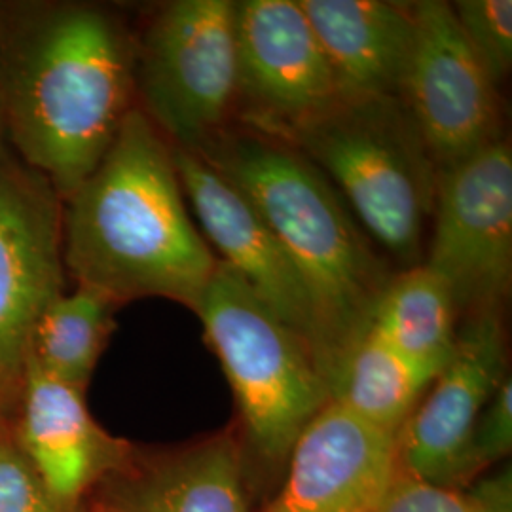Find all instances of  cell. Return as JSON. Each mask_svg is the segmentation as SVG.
I'll use <instances>...</instances> for the list:
<instances>
[{"instance_id":"obj_1","label":"cell","mask_w":512,"mask_h":512,"mask_svg":"<svg viewBox=\"0 0 512 512\" xmlns=\"http://www.w3.org/2000/svg\"><path fill=\"white\" fill-rule=\"evenodd\" d=\"M135 95V33L110 8L0 0V118L63 203L114 143Z\"/></svg>"},{"instance_id":"obj_2","label":"cell","mask_w":512,"mask_h":512,"mask_svg":"<svg viewBox=\"0 0 512 512\" xmlns=\"http://www.w3.org/2000/svg\"><path fill=\"white\" fill-rule=\"evenodd\" d=\"M63 256L80 287L118 306L165 298L198 310L219 258L188 215L169 141L139 107L63 203Z\"/></svg>"},{"instance_id":"obj_3","label":"cell","mask_w":512,"mask_h":512,"mask_svg":"<svg viewBox=\"0 0 512 512\" xmlns=\"http://www.w3.org/2000/svg\"><path fill=\"white\" fill-rule=\"evenodd\" d=\"M200 156L255 205L302 275L317 313L330 393L395 272L329 179L296 148L241 126Z\"/></svg>"},{"instance_id":"obj_4","label":"cell","mask_w":512,"mask_h":512,"mask_svg":"<svg viewBox=\"0 0 512 512\" xmlns=\"http://www.w3.org/2000/svg\"><path fill=\"white\" fill-rule=\"evenodd\" d=\"M283 143L329 179L401 270L423 262L439 169L401 97L340 99Z\"/></svg>"},{"instance_id":"obj_5","label":"cell","mask_w":512,"mask_h":512,"mask_svg":"<svg viewBox=\"0 0 512 512\" xmlns=\"http://www.w3.org/2000/svg\"><path fill=\"white\" fill-rule=\"evenodd\" d=\"M232 387L249 471L285 473L294 442L332 401L310 346L222 262L196 310Z\"/></svg>"},{"instance_id":"obj_6","label":"cell","mask_w":512,"mask_h":512,"mask_svg":"<svg viewBox=\"0 0 512 512\" xmlns=\"http://www.w3.org/2000/svg\"><path fill=\"white\" fill-rule=\"evenodd\" d=\"M236 2L171 0L135 33L137 107L169 141L198 154L236 118Z\"/></svg>"},{"instance_id":"obj_7","label":"cell","mask_w":512,"mask_h":512,"mask_svg":"<svg viewBox=\"0 0 512 512\" xmlns=\"http://www.w3.org/2000/svg\"><path fill=\"white\" fill-rule=\"evenodd\" d=\"M423 264L448 287L459 319L505 308L512 285L509 139L440 171Z\"/></svg>"},{"instance_id":"obj_8","label":"cell","mask_w":512,"mask_h":512,"mask_svg":"<svg viewBox=\"0 0 512 512\" xmlns=\"http://www.w3.org/2000/svg\"><path fill=\"white\" fill-rule=\"evenodd\" d=\"M236 118L285 141L340 101L317 35L298 0L236 2Z\"/></svg>"},{"instance_id":"obj_9","label":"cell","mask_w":512,"mask_h":512,"mask_svg":"<svg viewBox=\"0 0 512 512\" xmlns=\"http://www.w3.org/2000/svg\"><path fill=\"white\" fill-rule=\"evenodd\" d=\"M414 16L416 42L401 99L440 173L505 137L499 97L450 2H414Z\"/></svg>"},{"instance_id":"obj_10","label":"cell","mask_w":512,"mask_h":512,"mask_svg":"<svg viewBox=\"0 0 512 512\" xmlns=\"http://www.w3.org/2000/svg\"><path fill=\"white\" fill-rule=\"evenodd\" d=\"M507 376L503 310L463 317L448 363L397 435L399 471L463 488V463L476 421Z\"/></svg>"},{"instance_id":"obj_11","label":"cell","mask_w":512,"mask_h":512,"mask_svg":"<svg viewBox=\"0 0 512 512\" xmlns=\"http://www.w3.org/2000/svg\"><path fill=\"white\" fill-rule=\"evenodd\" d=\"M63 200L8 147L0 156V368L21 376L40 313L65 294Z\"/></svg>"},{"instance_id":"obj_12","label":"cell","mask_w":512,"mask_h":512,"mask_svg":"<svg viewBox=\"0 0 512 512\" xmlns=\"http://www.w3.org/2000/svg\"><path fill=\"white\" fill-rule=\"evenodd\" d=\"M171 150L184 198L202 226L207 245L217 249L219 262L310 346L323 372L321 330L310 291L274 230L217 169L192 152Z\"/></svg>"},{"instance_id":"obj_13","label":"cell","mask_w":512,"mask_h":512,"mask_svg":"<svg viewBox=\"0 0 512 512\" xmlns=\"http://www.w3.org/2000/svg\"><path fill=\"white\" fill-rule=\"evenodd\" d=\"M236 427L175 446H137L88 495L84 512H253Z\"/></svg>"},{"instance_id":"obj_14","label":"cell","mask_w":512,"mask_h":512,"mask_svg":"<svg viewBox=\"0 0 512 512\" xmlns=\"http://www.w3.org/2000/svg\"><path fill=\"white\" fill-rule=\"evenodd\" d=\"M397 473V437L330 401L294 442L258 512H376Z\"/></svg>"},{"instance_id":"obj_15","label":"cell","mask_w":512,"mask_h":512,"mask_svg":"<svg viewBox=\"0 0 512 512\" xmlns=\"http://www.w3.org/2000/svg\"><path fill=\"white\" fill-rule=\"evenodd\" d=\"M84 395L25 361L10 418L19 448L55 501L71 512H84L93 488L133 446L93 420Z\"/></svg>"},{"instance_id":"obj_16","label":"cell","mask_w":512,"mask_h":512,"mask_svg":"<svg viewBox=\"0 0 512 512\" xmlns=\"http://www.w3.org/2000/svg\"><path fill=\"white\" fill-rule=\"evenodd\" d=\"M340 99L401 97L416 42L414 2L298 0Z\"/></svg>"},{"instance_id":"obj_17","label":"cell","mask_w":512,"mask_h":512,"mask_svg":"<svg viewBox=\"0 0 512 512\" xmlns=\"http://www.w3.org/2000/svg\"><path fill=\"white\" fill-rule=\"evenodd\" d=\"M458 319L448 287L421 262L395 272L376 306L370 332L437 376L456 346Z\"/></svg>"},{"instance_id":"obj_18","label":"cell","mask_w":512,"mask_h":512,"mask_svg":"<svg viewBox=\"0 0 512 512\" xmlns=\"http://www.w3.org/2000/svg\"><path fill=\"white\" fill-rule=\"evenodd\" d=\"M120 306L88 287L61 294L40 313L29 332L23 363L37 366L48 378L86 393L95 366L116 329Z\"/></svg>"},{"instance_id":"obj_19","label":"cell","mask_w":512,"mask_h":512,"mask_svg":"<svg viewBox=\"0 0 512 512\" xmlns=\"http://www.w3.org/2000/svg\"><path fill=\"white\" fill-rule=\"evenodd\" d=\"M433 380L368 330L338 370L332 401L397 437Z\"/></svg>"},{"instance_id":"obj_20","label":"cell","mask_w":512,"mask_h":512,"mask_svg":"<svg viewBox=\"0 0 512 512\" xmlns=\"http://www.w3.org/2000/svg\"><path fill=\"white\" fill-rule=\"evenodd\" d=\"M376 512H512L511 467L465 488L397 473Z\"/></svg>"},{"instance_id":"obj_21","label":"cell","mask_w":512,"mask_h":512,"mask_svg":"<svg viewBox=\"0 0 512 512\" xmlns=\"http://www.w3.org/2000/svg\"><path fill=\"white\" fill-rule=\"evenodd\" d=\"M450 8L480 67L501 86L512 69L511 0H456Z\"/></svg>"},{"instance_id":"obj_22","label":"cell","mask_w":512,"mask_h":512,"mask_svg":"<svg viewBox=\"0 0 512 512\" xmlns=\"http://www.w3.org/2000/svg\"><path fill=\"white\" fill-rule=\"evenodd\" d=\"M0 512H71L55 501L19 448L10 418H0Z\"/></svg>"},{"instance_id":"obj_23","label":"cell","mask_w":512,"mask_h":512,"mask_svg":"<svg viewBox=\"0 0 512 512\" xmlns=\"http://www.w3.org/2000/svg\"><path fill=\"white\" fill-rule=\"evenodd\" d=\"M512 448L511 374L495 389L494 397L476 421L463 463L461 486H469L492 465L503 461Z\"/></svg>"},{"instance_id":"obj_24","label":"cell","mask_w":512,"mask_h":512,"mask_svg":"<svg viewBox=\"0 0 512 512\" xmlns=\"http://www.w3.org/2000/svg\"><path fill=\"white\" fill-rule=\"evenodd\" d=\"M19 378L0 368V418H12L18 403Z\"/></svg>"},{"instance_id":"obj_25","label":"cell","mask_w":512,"mask_h":512,"mask_svg":"<svg viewBox=\"0 0 512 512\" xmlns=\"http://www.w3.org/2000/svg\"><path fill=\"white\" fill-rule=\"evenodd\" d=\"M8 148V143H6V135H4V126H2V118H0V156H2V152Z\"/></svg>"}]
</instances>
